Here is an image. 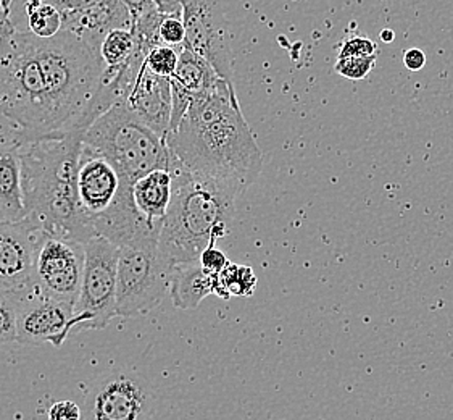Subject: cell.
Returning a JSON list of instances; mask_svg holds the SVG:
<instances>
[{
	"label": "cell",
	"mask_w": 453,
	"mask_h": 420,
	"mask_svg": "<svg viewBox=\"0 0 453 420\" xmlns=\"http://www.w3.org/2000/svg\"><path fill=\"white\" fill-rule=\"evenodd\" d=\"M166 144L192 174L242 191L262 174V151L241 112L236 89L227 84L192 102Z\"/></svg>",
	"instance_id": "obj_1"
},
{
	"label": "cell",
	"mask_w": 453,
	"mask_h": 420,
	"mask_svg": "<svg viewBox=\"0 0 453 420\" xmlns=\"http://www.w3.org/2000/svg\"><path fill=\"white\" fill-rule=\"evenodd\" d=\"M84 129L19 141L27 217L49 235L88 243L97 237L78 191Z\"/></svg>",
	"instance_id": "obj_2"
},
{
	"label": "cell",
	"mask_w": 453,
	"mask_h": 420,
	"mask_svg": "<svg viewBox=\"0 0 453 420\" xmlns=\"http://www.w3.org/2000/svg\"><path fill=\"white\" fill-rule=\"evenodd\" d=\"M173 198L158 251L170 268L199 262L202 253L225 237L236 212L234 184L189 172L173 156Z\"/></svg>",
	"instance_id": "obj_3"
},
{
	"label": "cell",
	"mask_w": 453,
	"mask_h": 420,
	"mask_svg": "<svg viewBox=\"0 0 453 420\" xmlns=\"http://www.w3.org/2000/svg\"><path fill=\"white\" fill-rule=\"evenodd\" d=\"M0 117L21 141L55 135L46 82L31 31L0 37Z\"/></svg>",
	"instance_id": "obj_4"
},
{
	"label": "cell",
	"mask_w": 453,
	"mask_h": 420,
	"mask_svg": "<svg viewBox=\"0 0 453 420\" xmlns=\"http://www.w3.org/2000/svg\"><path fill=\"white\" fill-rule=\"evenodd\" d=\"M82 143L115 167L125 191H133L137 180L155 168H172L166 141L137 119L127 104L102 113L86 129Z\"/></svg>",
	"instance_id": "obj_5"
},
{
	"label": "cell",
	"mask_w": 453,
	"mask_h": 420,
	"mask_svg": "<svg viewBox=\"0 0 453 420\" xmlns=\"http://www.w3.org/2000/svg\"><path fill=\"white\" fill-rule=\"evenodd\" d=\"M160 237L119 247L117 315L123 319L154 311L170 292L172 268L158 251Z\"/></svg>",
	"instance_id": "obj_6"
},
{
	"label": "cell",
	"mask_w": 453,
	"mask_h": 420,
	"mask_svg": "<svg viewBox=\"0 0 453 420\" xmlns=\"http://www.w3.org/2000/svg\"><path fill=\"white\" fill-rule=\"evenodd\" d=\"M84 247L86 264L73 331L105 329L117 317L119 247L104 237H92Z\"/></svg>",
	"instance_id": "obj_7"
},
{
	"label": "cell",
	"mask_w": 453,
	"mask_h": 420,
	"mask_svg": "<svg viewBox=\"0 0 453 420\" xmlns=\"http://www.w3.org/2000/svg\"><path fill=\"white\" fill-rule=\"evenodd\" d=\"M157 396L144 375L113 369L94 380L82 402V420H154Z\"/></svg>",
	"instance_id": "obj_8"
},
{
	"label": "cell",
	"mask_w": 453,
	"mask_h": 420,
	"mask_svg": "<svg viewBox=\"0 0 453 420\" xmlns=\"http://www.w3.org/2000/svg\"><path fill=\"white\" fill-rule=\"evenodd\" d=\"M186 41L182 47L199 54L225 82L234 86L231 35L221 0H182Z\"/></svg>",
	"instance_id": "obj_9"
},
{
	"label": "cell",
	"mask_w": 453,
	"mask_h": 420,
	"mask_svg": "<svg viewBox=\"0 0 453 420\" xmlns=\"http://www.w3.org/2000/svg\"><path fill=\"white\" fill-rule=\"evenodd\" d=\"M86 264L84 243L42 233L37 247L35 284L55 301L76 306Z\"/></svg>",
	"instance_id": "obj_10"
},
{
	"label": "cell",
	"mask_w": 453,
	"mask_h": 420,
	"mask_svg": "<svg viewBox=\"0 0 453 420\" xmlns=\"http://www.w3.org/2000/svg\"><path fill=\"white\" fill-rule=\"evenodd\" d=\"M73 306L49 298L36 284L17 292V341L21 345L62 346L73 331Z\"/></svg>",
	"instance_id": "obj_11"
},
{
	"label": "cell",
	"mask_w": 453,
	"mask_h": 420,
	"mask_svg": "<svg viewBox=\"0 0 453 420\" xmlns=\"http://www.w3.org/2000/svg\"><path fill=\"white\" fill-rule=\"evenodd\" d=\"M42 233V227L31 217L0 220V290L19 292L35 284Z\"/></svg>",
	"instance_id": "obj_12"
},
{
	"label": "cell",
	"mask_w": 453,
	"mask_h": 420,
	"mask_svg": "<svg viewBox=\"0 0 453 420\" xmlns=\"http://www.w3.org/2000/svg\"><path fill=\"white\" fill-rule=\"evenodd\" d=\"M170 82H172L173 91L170 133L180 127L192 102L227 84L203 57H200L199 54L192 52L186 47H182L180 52V62Z\"/></svg>",
	"instance_id": "obj_13"
},
{
	"label": "cell",
	"mask_w": 453,
	"mask_h": 420,
	"mask_svg": "<svg viewBox=\"0 0 453 420\" xmlns=\"http://www.w3.org/2000/svg\"><path fill=\"white\" fill-rule=\"evenodd\" d=\"M121 183L115 167L99 152L82 143L81 160L78 170V191L82 209L94 220L102 217L119 198Z\"/></svg>",
	"instance_id": "obj_14"
},
{
	"label": "cell",
	"mask_w": 453,
	"mask_h": 420,
	"mask_svg": "<svg viewBox=\"0 0 453 420\" xmlns=\"http://www.w3.org/2000/svg\"><path fill=\"white\" fill-rule=\"evenodd\" d=\"M127 105L160 137L170 133L173 112V91L170 78L152 74L145 64L137 74L134 88L127 97Z\"/></svg>",
	"instance_id": "obj_15"
},
{
	"label": "cell",
	"mask_w": 453,
	"mask_h": 420,
	"mask_svg": "<svg viewBox=\"0 0 453 420\" xmlns=\"http://www.w3.org/2000/svg\"><path fill=\"white\" fill-rule=\"evenodd\" d=\"M64 27L99 49L113 29H131L133 17L123 0H104L89 9L64 12Z\"/></svg>",
	"instance_id": "obj_16"
},
{
	"label": "cell",
	"mask_w": 453,
	"mask_h": 420,
	"mask_svg": "<svg viewBox=\"0 0 453 420\" xmlns=\"http://www.w3.org/2000/svg\"><path fill=\"white\" fill-rule=\"evenodd\" d=\"M25 217L27 209L21 183L19 141L9 129V135L0 144V220H21Z\"/></svg>",
	"instance_id": "obj_17"
},
{
	"label": "cell",
	"mask_w": 453,
	"mask_h": 420,
	"mask_svg": "<svg viewBox=\"0 0 453 420\" xmlns=\"http://www.w3.org/2000/svg\"><path fill=\"white\" fill-rule=\"evenodd\" d=\"M217 276L205 270L200 262L174 267L170 282L173 306L181 311L197 309L200 302L215 294Z\"/></svg>",
	"instance_id": "obj_18"
},
{
	"label": "cell",
	"mask_w": 453,
	"mask_h": 420,
	"mask_svg": "<svg viewBox=\"0 0 453 420\" xmlns=\"http://www.w3.org/2000/svg\"><path fill=\"white\" fill-rule=\"evenodd\" d=\"M133 196L139 212L150 223H164L173 198V174L168 168H155L137 180Z\"/></svg>",
	"instance_id": "obj_19"
},
{
	"label": "cell",
	"mask_w": 453,
	"mask_h": 420,
	"mask_svg": "<svg viewBox=\"0 0 453 420\" xmlns=\"http://www.w3.org/2000/svg\"><path fill=\"white\" fill-rule=\"evenodd\" d=\"M257 290V276L252 267L229 264L218 274L215 296L221 299L250 298Z\"/></svg>",
	"instance_id": "obj_20"
},
{
	"label": "cell",
	"mask_w": 453,
	"mask_h": 420,
	"mask_svg": "<svg viewBox=\"0 0 453 420\" xmlns=\"http://www.w3.org/2000/svg\"><path fill=\"white\" fill-rule=\"evenodd\" d=\"M27 27L37 37H54L64 27V15L46 0H27Z\"/></svg>",
	"instance_id": "obj_21"
},
{
	"label": "cell",
	"mask_w": 453,
	"mask_h": 420,
	"mask_svg": "<svg viewBox=\"0 0 453 420\" xmlns=\"http://www.w3.org/2000/svg\"><path fill=\"white\" fill-rule=\"evenodd\" d=\"M139 41L131 29H113L104 37L100 57L105 66H119L136 54Z\"/></svg>",
	"instance_id": "obj_22"
},
{
	"label": "cell",
	"mask_w": 453,
	"mask_h": 420,
	"mask_svg": "<svg viewBox=\"0 0 453 420\" xmlns=\"http://www.w3.org/2000/svg\"><path fill=\"white\" fill-rule=\"evenodd\" d=\"M182 47L157 46L145 57V66L152 74L164 76V78H172L176 66L180 62V52Z\"/></svg>",
	"instance_id": "obj_23"
},
{
	"label": "cell",
	"mask_w": 453,
	"mask_h": 420,
	"mask_svg": "<svg viewBox=\"0 0 453 420\" xmlns=\"http://www.w3.org/2000/svg\"><path fill=\"white\" fill-rule=\"evenodd\" d=\"M17 341V292L0 290V343Z\"/></svg>",
	"instance_id": "obj_24"
},
{
	"label": "cell",
	"mask_w": 453,
	"mask_h": 420,
	"mask_svg": "<svg viewBox=\"0 0 453 420\" xmlns=\"http://www.w3.org/2000/svg\"><path fill=\"white\" fill-rule=\"evenodd\" d=\"M378 60V55L372 57H337L334 65L335 74L344 76L347 80H363L372 74L374 65Z\"/></svg>",
	"instance_id": "obj_25"
},
{
	"label": "cell",
	"mask_w": 453,
	"mask_h": 420,
	"mask_svg": "<svg viewBox=\"0 0 453 420\" xmlns=\"http://www.w3.org/2000/svg\"><path fill=\"white\" fill-rule=\"evenodd\" d=\"M162 46L182 47L186 41V27L182 15H165L158 29Z\"/></svg>",
	"instance_id": "obj_26"
},
{
	"label": "cell",
	"mask_w": 453,
	"mask_h": 420,
	"mask_svg": "<svg viewBox=\"0 0 453 420\" xmlns=\"http://www.w3.org/2000/svg\"><path fill=\"white\" fill-rule=\"evenodd\" d=\"M378 55L376 44L365 36L347 37L339 49L337 57H372Z\"/></svg>",
	"instance_id": "obj_27"
},
{
	"label": "cell",
	"mask_w": 453,
	"mask_h": 420,
	"mask_svg": "<svg viewBox=\"0 0 453 420\" xmlns=\"http://www.w3.org/2000/svg\"><path fill=\"white\" fill-rule=\"evenodd\" d=\"M199 262L205 270H209L210 274L215 275L219 274L229 264L226 254L223 251H219L217 246L207 247L202 253Z\"/></svg>",
	"instance_id": "obj_28"
},
{
	"label": "cell",
	"mask_w": 453,
	"mask_h": 420,
	"mask_svg": "<svg viewBox=\"0 0 453 420\" xmlns=\"http://www.w3.org/2000/svg\"><path fill=\"white\" fill-rule=\"evenodd\" d=\"M49 420H82V409L68 400L57 401L49 408Z\"/></svg>",
	"instance_id": "obj_29"
},
{
	"label": "cell",
	"mask_w": 453,
	"mask_h": 420,
	"mask_svg": "<svg viewBox=\"0 0 453 420\" xmlns=\"http://www.w3.org/2000/svg\"><path fill=\"white\" fill-rule=\"evenodd\" d=\"M403 65L407 66L410 72H419L426 65V54L417 47L408 49L407 52L403 54Z\"/></svg>",
	"instance_id": "obj_30"
},
{
	"label": "cell",
	"mask_w": 453,
	"mask_h": 420,
	"mask_svg": "<svg viewBox=\"0 0 453 420\" xmlns=\"http://www.w3.org/2000/svg\"><path fill=\"white\" fill-rule=\"evenodd\" d=\"M46 2L52 4L64 13V12H72V10L89 9L92 5H97L104 0H46Z\"/></svg>",
	"instance_id": "obj_31"
},
{
	"label": "cell",
	"mask_w": 453,
	"mask_h": 420,
	"mask_svg": "<svg viewBox=\"0 0 453 420\" xmlns=\"http://www.w3.org/2000/svg\"><path fill=\"white\" fill-rule=\"evenodd\" d=\"M123 2L127 4V9H129V13L133 17V23L137 19H141L147 12L157 9L154 0H123Z\"/></svg>",
	"instance_id": "obj_32"
},
{
	"label": "cell",
	"mask_w": 453,
	"mask_h": 420,
	"mask_svg": "<svg viewBox=\"0 0 453 420\" xmlns=\"http://www.w3.org/2000/svg\"><path fill=\"white\" fill-rule=\"evenodd\" d=\"M154 4L165 15H182V0H154Z\"/></svg>",
	"instance_id": "obj_33"
},
{
	"label": "cell",
	"mask_w": 453,
	"mask_h": 420,
	"mask_svg": "<svg viewBox=\"0 0 453 420\" xmlns=\"http://www.w3.org/2000/svg\"><path fill=\"white\" fill-rule=\"evenodd\" d=\"M382 41L384 43H390V41H394V33L389 31V29H386V31H382Z\"/></svg>",
	"instance_id": "obj_34"
},
{
	"label": "cell",
	"mask_w": 453,
	"mask_h": 420,
	"mask_svg": "<svg viewBox=\"0 0 453 420\" xmlns=\"http://www.w3.org/2000/svg\"><path fill=\"white\" fill-rule=\"evenodd\" d=\"M7 135H9V131H4V129H0V144L4 143V139L7 137Z\"/></svg>",
	"instance_id": "obj_35"
}]
</instances>
